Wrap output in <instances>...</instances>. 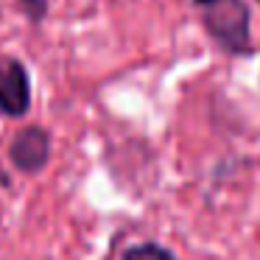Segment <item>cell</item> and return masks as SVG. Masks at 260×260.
I'll use <instances>...</instances> for the list:
<instances>
[{"mask_svg":"<svg viewBox=\"0 0 260 260\" xmlns=\"http://www.w3.org/2000/svg\"><path fill=\"white\" fill-rule=\"evenodd\" d=\"M199 9L204 31L210 40L232 56L252 53V28H249V6L243 0H193Z\"/></svg>","mask_w":260,"mask_h":260,"instance_id":"obj_1","label":"cell"},{"mask_svg":"<svg viewBox=\"0 0 260 260\" xmlns=\"http://www.w3.org/2000/svg\"><path fill=\"white\" fill-rule=\"evenodd\" d=\"M31 107L28 70L12 56L0 59V112L9 118H23Z\"/></svg>","mask_w":260,"mask_h":260,"instance_id":"obj_2","label":"cell"},{"mask_svg":"<svg viewBox=\"0 0 260 260\" xmlns=\"http://www.w3.org/2000/svg\"><path fill=\"white\" fill-rule=\"evenodd\" d=\"M48 157H51V137L40 126H25L23 132H17V137L9 146V159L14 162V168L23 174H37L45 168Z\"/></svg>","mask_w":260,"mask_h":260,"instance_id":"obj_3","label":"cell"},{"mask_svg":"<svg viewBox=\"0 0 260 260\" xmlns=\"http://www.w3.org/2000/svg\"><path fill=\"white\" fill-rule=\"evenodd\" d=\"M120 260H176V254L171 252V249L159 246V243L148 241V243H135V246H129Z\"/></svg>","mask_w":260,"mask_h":260,"instance_id":"obj_4","label":"cell"},{"mask_svg":"<svg viewBox=\"0 0 260 260\" xmlns=\"http://www.w3.org/2000/svg\"><path fill=\"white\" fill-rule=\"evenodd\" d=\"M20 9H23V12H28L31 20H40L42 14H45L48 3H45V0H20Z\"/></svg>","mask_w":260,"mask_h":260,"instance_id":"obj_5","label":"cell"}]
</instances>
